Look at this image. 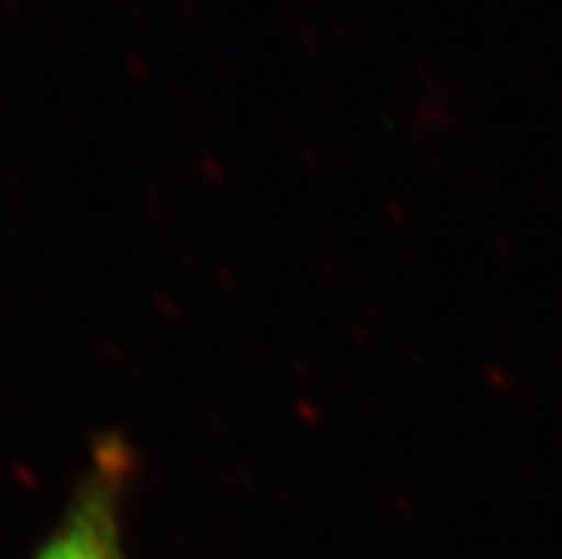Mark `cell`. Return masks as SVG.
Segmentation results:
<instances>
[{
	"label": "cell",
	"instance_id": "1",
	"mask_svg": "<svg viewBox=\"0 0 562 559\" xmlns=\"http://www.w3.org/2000/svg\"><path fill=\"white\" fill-rule=\"evenodd\" d=\"M128 480L132 451L117 437L100 439L64 517L29 559H128L123 546Z\"/></svg>",
	"mask_w": 562,
	"mask_h": 559
}]
</instances>
